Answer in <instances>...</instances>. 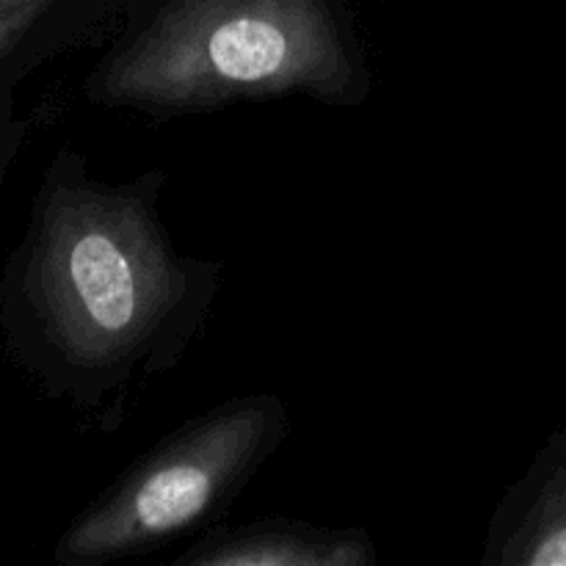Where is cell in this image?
Segmentation results:
<instances>
[{"instance_id": "5b68a950", "label": "cell", "mask_w": 566, "mask_h": 566, "mask_svg": "<svg viewBox=\"0 0 566 566\" xmlns=\"http://www.w3.org/2000/svg\"><path fill=\"white\" fill-rule=\"evenodd\" d=\"M484 566H566V429L492 512Z\"/></svg>"}, {"instance_id": "7a4b0ae2", "label": "cell", "mask_w": 566, "mask_h": 566, "mask_svg": "<svg viewBox=\"0 0 566 566\" xmlns=\"http://www.w3.org/2000/svg\"><path fill=\"white\" fill-rule=\"evenodd\" d=\"M374 70L348 0H125L86 103L153 122L258 99L359 108Z\"/></svg>"}, {"instance_id": "277c9868", "label": "cell", "mask_w": 566, "mask_h": 566, "mask_svg": "<svg viewBox=\"0 0 566 566\" xmlns=\"http://www.w3.org/2000/svg\"><path fill=\"white\" fill-rule=\"evenodd\" d=\"M374 536L357 525H318L298 517H260L210 525L171 558L175 566H370Z\"/></svg>"}, {"instance_id": "52a82bcc", "label": "cell", "mask_w": 566, "mask_h": 566, "mask_svg": "<svg viewBox=\"0 0 566 566\" xmlns=\"http://www.w3.org/2000/svg\"><path fill=\"white\" fill-rule=\"evenodd\" d=\"M31 122L17 108V88H0V186L25 149Z\"/></svg>"}, {"instance_id": "8992f818", "label": "cell", "mask_w": 566, "mask_h": 566, "mask_svg": "<svg viewBox=\"0 0 566 566\" xmlns=\"http://www.w3.org/2000/svg\"><path fill=\"white\" fill-rule=\"evenodd\" d=\"M125 0H0V88L86 42Z\"/></svg>"}, {"instance_id": "3957f363", "label": "cell", "mask_w": 566, "mask_h": 566, "mask_svg": "<svg viewBox=\"0 0 566 566\" xmlns=\"http://www.w3.org/2000/svg\"><path fill=\"white\" fill-rule=\"evenodd\" d=\"M291 429L280 392L232 396L182 420L70 520L53 562H127L210 528L276 457Z\"/></svg>"}, {"instance_id": "6da1fadb", "label": "cell", "mask_w": 566, "mask_h": 566, "mask_svg": "<svg viewBox=\"0 0 566 566\" xmlns=\"http://www.w3.org/2000/svg\"><path fill=\"white\" fill-rule=\"evenodd\" d=\"M166 182L164 166L105 182L64 144L0 271L6 354L103 434L186 359L224 285V260L177 247L160 213Z\"/></svg>"}]
</instances>
